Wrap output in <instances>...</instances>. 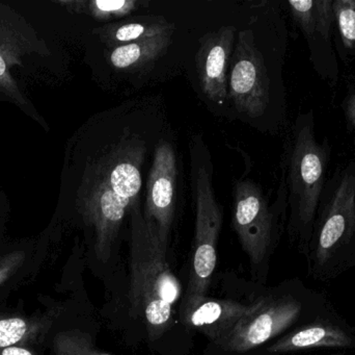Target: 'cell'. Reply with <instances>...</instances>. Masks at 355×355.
Segmentation results:
<instances>
[{"label":"cell","instance_id":"6da1fadb","mask_svg":"<svg viewBox=\"0 0 355 355\" xmlns=\"http://www.w3.org/2000/svg\"><path fill=\"white\" fill-rule=\"evenodd\" d=\"M116 112L95 152L87 158L77 189V210L94 236V250L101 262L112 258L125 218L139 201L149 144L137 126Z\"/></svg>","mask_w":355,"mask_h":355},{"label":"cell","instance_id":"7a4b0ae2","mask_svg":"<svg viewBox=\"0 0 355 355\" xmlns=\"http://www.w3.org/2000/svg\"><path fill=\"white\" fill-rule=\"evenodd\" d=\"M170 242L148 221L139 201L129 212V269L131 314L141 318L150 341L162 339L171 329L181 298L179 279L168 261Z\"/></svg>","mask_w":355,"mask_h":355},{"label":"cell","instance_id":"3957f363","mask_svg":"<svg viewBox=\"0 0 355 355\" xmlns=\"http://www.w3.org/2000/svg\"><path fill=\"white\" fill-rule=\"evenodd\" d=\"M331 156L329 140L317 138L314 110L296 117L286 140L283 183L287 194L290 243L306 258Z\"/></svg>","mask_w":355,"mask_h":355},{"label":"cell","instance_id":"277c9868","mask_svg":"<svg viewBox=\"0 0 355 355\" xmlns=\"http://www.w3.org/2000/svg\"><path fill=\"white\" fill-rule=\"evenodd\" d=\"M306 262L308 276L320 283L355 267V160L327 179Z\"/></svg>","mask_w":355,"mask_h":355},{"label":"cell","instance_id":"5b68a950","mask_svg":"<svg viewBox=\"0 0 355 355\" xmlns=\"http://www.w3.org/2000/svg\"><path fill=\"white\" fill-rule=\"evenodd\" d=\"M333 306L327 295L311 289L300 279H287L265 290L256 298L254 308L238 323L220 349L245 354L312 320Z\"/></svg>","mask_w":355,"mask_h":355},{"label":"cell","instance_id":"8992f818","mask_svg":"<svg viewBox=\"0 0 355 355\" xmlns=\"http://www.w3.org/2000/svg\"><path fill=\"white\" fill-rule=\"evenodd\" d=\"M202 143L194 141L191 151V187L196 204V229L187 287L180 304L181 321L208 297L217 263V243L223 225V208L217 202L212 185V165Z\"/></svg>","mask_w":355,"mask_h":355},{"label":"cell","instance_id":"52a82bcc","mask_svg":"<svg viewBox=\"0 0 355 355\" xmlns=\"http://www.w3.org/2000/svg\"><path fill=\"white\" fill-rule=\"evenodd\" d=\"M234 231L250 261L252 279L264 286L271 258L279 245L288 210L287 194L282 181L279 198L270 206L258 183L250 179L237 181L234 188Z\"/></svg>","mask_w":355,"mask_h":355},{"label":"cell","instance_id":"ba28073f","mask_svg":"<svg viewBox=\"0 0 355 355\" xmlns=\"http://www.w3.org/2000/svg\"><path fill=\"white\" fill-rule=\"evenodd\" d=\"M273 79L252 29L239 31L227 76V96L238 112L264 117L273 104Z\"/></svg>","mask_w":355,"mask_h":355},{"label":"cell","instance_id":"9c48e42d","mask_svg":"<svg viewBox=\"0 0 355 355\" xmlns=\"http://www.w3.org/2000/svg\"><path fill=\"white\" fill-rule=\"evenodd\" d=\"M287 6L306 40L313 68L329 85H337L340 66L334 47L333 0H290Z\"/></svg>","mask_w":355,"mask_h":355},{"label":"cell","instance_id":"30bf717a","mask_svg":"<svg viewBox=\"0 0 355 355\" xmlns=\"http://www.w3.org/2000/svg\"><path fill=\"white\" fill-rule=\"evenodd\" d=\"M319 349L355 350V329L334 306L277 338L260 354L284 355Z\"/></svg>","mask_w":355,"mask_h":355},{"label":"cell","instance_id":"8fae6325","mask_svg":"<svg viewBox=\"0 0 355 355\" xmlns=\"http://www.w3.org/2000/svg\"><path fill=\"white\" fill-rule=\"evenodd\" d=\"M177 200V158L173 144L160 140L154 149L147 181L144 216L154 222L160 236L170 242Z\"/></svg>","mask_w":355,"mask_h":355},{"label":"cell","instance_id":"7c38bea8","mask_svg":"<svg viewBox=\"0 0 355 355\" xmlns=\"http://www.w3.org/2000/svg\"><path fill=\"white\" fill-rule=\"evenodd\" d=\"M235 35V27H220L205 35L196 53V70L202 93L217 104H223L227 97V70Z\"/></svg>","mask_w":355,"mask_h":355},{"label":"cell","instance_id":"4fadbf2b","mask_svg":"<svg viewBox=\"0 0 355 355\" xmlns=\"http://www.w3.org/2000/svg\"><path fill=\"white\" fill-rule=\"evenodd\" d=\"M256 299L250 304L232 299L206 297L192 308L182 323L196 329L220 347L233 333L238 323L254 308Z\"/></svg>","mask_w":355,"mask_h":355},{"label":"cell","instance_id":"5bb4252c","mask_svg":"<svg viewBox=\"0 0 355 355\" xmlns=\"http://www.w3.org/2000/svg\"><path fill=\"white\" fill-rule=\"evenodd\" d=\"M31 53L48 56L50 51L21 15L0 2V54L12 68L22 66L23 56Z\"/></svg>","mask_w":355,"mask_h":355},{"label":"cell","instance_id":"9a60e30c","mask_svg":"<svg viewBox=\"0 0 355 355\" xmlns=\"http://www.w3.org/2000/svg\"><path fill=\"white\" fill-rule=\"evenodd\" d=\"M174 26L162 17H139L135 20L114 23L96 29L101 41L114 48L125 44L173 35Z\"/></svg>","mask_w":355,"mask_h":355},{"label":"cell","instance_id":"2e32d148","mask_svg":"<svg viewBox=\"0 0 355 355\" xmlns=\"http://www.w3.org/2000/svg\"><path fill=\"white\" fill-rule=\"evenodd\" d=\"M60 311H50L41 316L0 318V350L10 346L31 345L45 335Z\"/></svg>","mask_w":355,"mask_h":355},{"label":"cell","instance_id":"e0dca14e","mask_svg":"<svg viewBox=\"0 0 355 355\" xmlns=\"http://www.w3.org/2000/svg\"><path fill=\"white\" fill-rule=\"evenodd\" d=\"M171 40L172 35H166L118 46L110 49L108 63L118 70H137L160 58L170 46Z\"/></svg>","mask_w":355,"mask_h":355},{"label":"cell","instance_id":"ac0fdd59","mask_svg":"<svg viewBox=\"0 0 355 355\" xmlns=\"http://www.w3.org/2000/svg\"><path fill=\"white\" fill-rule=\"evenodd\" d=\"M338 47L344 62H355V0H333Z\"/></svg>","mask_w":355,"mask_h":355},{"label":"cell","instance_id":"d6986e66","mask_svg":"<svg viewBox=\"0 0 355 355\" xmlns=\"http://www.w3.org/2000/svg\"><path fill=\"white\" fill-rule=\"evenodd\" d=\"M58 3L66 6L74 13H85L99 20L112 18H122L137 10L141 2L135 0H92V1H60Z\"/></svg>","mask_w":355,"mask_h":355},{"label":"cell","instance_id":"ffe728a7","mask_svg":"<svg viewBox=\"0 0 355 355\" xmlns=\"http://www.w3.org/2000/svg\"><path fill=\"white\" fill-rule=\"evenodd\" d=\"M52 348L54 355H112L98 349L91 336L80 331L56 333Z\"/></svg>","mask_w":355,"mask_h":355},{"label":"cell","instance_id":"44dd1931","mask_svg":"<svg viewBox=\"0 0 355 355\" xmlns=\"http://www.w3.org/2000/svg\"><path fill=\"white\" fill-rule=\"evenodd\" d=\"M10 70V67L8 60L0 54V92L3 93L6 97L10 98L17 106H20L22 110H31L35 114V110L31 108V104L19 89Z\"/></svg>","mask_w":355,"mask_h":355},{"label":"cell","instance_id":"7402d4cb","mask_svg":"<svg viewBox=\"0 0 355 355\" xmlns=\"http://www.w3.org/2000/svg\"><path fill=\"white\" fill-rule=\"evenodd\" d=\"M25 258L26 254L21 250L0 256V286L19 270L24 263Z\"/></svg>","mask_w":355,"mask_h":355},{"label":"cell","instance_id":"603a6c76","mask_svg":"<svg viewBox=\"0 0 355 355\" xmlns=\"http://www.w3.org/2000/svg\"><path fill=\"white\" fill-rule=\"evenodd\" d=\"M348 129L355 133V81L347 85V92L341 104Z\"/></svg>","mask_w":355,"mask_h":355},{"label":"cell","instance_id":"cb8c5ba5","mask_svg":"<svg viewBox=\"0 0 355 355\" xmlns=\"http://www.w3.org/2000/svg\"><path fill=\"white\" fill-rule=\"evenodd\" d=\"M0 355H37L28 345L10 346L0 350Z\"/></svg>","mask_w":355,"mask_h":355}]
</instances>
